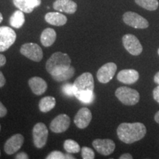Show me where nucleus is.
<instances>
[{
	"instance_id": "obj_1",
	"label": "nucleus",
	"mask_w": 159,
	"mask_h": 159,
	"mask_svg": "<svg viewBox=\"0 0 159 159\" xmlns=\"http://www.w3.org/2000/svg\"><path fill=\"white\" fill-rule=\"evenodd\" d=\"M116 133L122 142L130 144L144 138L147 134V129L141 122H125L119 125Z\"/></svg>"
},
{
	"instance_id": "obj_2",
	"label": "nucleus",
	"mask_w": 159,
	"mask_h": 159,
	"mask_svg": "<svg viewBox=\"0 0 159 159\" xmlns=\"http://www.w3.org/2000/svg\"><path fill=\"white\" fill-rule=\"evenodd\" d=\"M71 66V59L66 53L57 52L53 53L46 63V69L51 76H55Z\"/></svg>"
},
{
	"instance_id": "obj_3",
	"label": "nucleus",
	"mask_w": 159,
	"mask_h": 159,
	"mask_svg": "<svg viewBox=\"0 0 159 159\" xmlns=\"http://www.w3.org/2000/svg\"><path fill=\"white\" fill-rule=\"evenodd\" d=\"M117 99L125 105H134L139 102L140 94L135 89L127 86L119 87L115 91Z\"/></svg>"
},
{
	"instance_id": "obj_4",
	"label": "nucleus",
	"mask_w": 159,
	"mask_h": 159,
	"mask_svg": "<svg viewBox=\"0 0 159 159\" xmlns=\"http://www.w3.org/2000/svg\"><path fill=\"white\" fill-rule=\"evenodd\" d=\"M48 129L42 122H39L35 125L33 129V144L35 148L41 149L47 144L48 139Z\"/></svg>"
},
{
	"instance_id": "obj_5",
	"label": "nucleus",
	"mask_w": 159,
	"mask_h": 159,
	"mask_svg": "<svg viewBox=\"0 0 159 159\" xmlns=\"http://www.w3.org/2000/svg\"><path fill=\"white\" fill-rule=\"evenodd\" d=\"M20 52L24 56L35 62H40L43 58L42 49L35 43H26L21 46Z\"/></svg>"
},
{
	"instance_id": "obj_6",
	"label": "nucleus",
	"mask_w": 159,
	"mask_h": 159,
	"mask_svg": "<svg viewBox=\"0 0 159 159\" xmlns=\"http://www.w3.org/2000/svg\"><path fill=\"white\" fill-rule=\"evenodd\" d=\"M16 40V33L9 27H0V52L7 50Z\"/></svg>"
},
{
	"instance_id": "obj_7",
	"label": "nucleus",
	"mask_w": 159,
	"mask_h": 159,
	"mask_svg": "<svg viewBox=\"0 0 159 159\" xmlns=\"http://www.w3.org/2000/svg\"><path fill=\"white\" fill-rule=\"evenodd\" d=\"M123 21L127 25L136 29H145L149 27L148 20L134 12H126L123 15Z\"/></svg>"
},
{
	"instance_id": "obj_8",
	"label": "nucleus",
	"mask_w": 159,
	"mask_h": 159,
	"mask_svg": "<svg viewBox=\"0 0 159 159\" xmlns=\"http://www.w3.org/2000/svg\"><path fill=\"white\" fill-rule=\"evenodd\" d=\"M122 43L125 49L130 55L137 56L142 52L143 47L139 40L132 34H126L122 37Z\"/></svg>"
},
{
	"instance_id": "obj_9",
	"label": "nucleus",
	"mask_w": 159,
	"mask_h": 159,
	"mask_svg": "<svg viewBox=\"0 0 159 159\" xmlns=\"http://www.w3.org/2000/svg\"><path fill=\"white\" fill-rule=\"evenodd\" d=\"M76 91H94V80L90 72H84L75 80L74 83Z\"/></svg>"
},
{
	"instance_id": "obj_10",
	"label": "nucleus",
	"mask_w": 159,
	"mask_h": 159,
	"mask_svg": "<svg viewBox=\"0 0 159 159\" xmlns=\"http://www.w3.org/2000/svg\"><path fill=\"white\" fill-rule=\"evenodd\" d=\"M117 66L116 63L110 62L105 63L97 71V77L101 83H108L110 82L116 74Z\"/></svg>"
},
{
	"instance_id": "obj_11",
	"label": "nucleus",
	"mask_w": 159,
	"mask_h": 159,
	"mask_svg": "<svg viewBox=\"0 0 159 159\" xmlns=\"http://www.w3.org/2000/svg\"><path fill=\"white\" fill-rule=\"evenodd\" d=\"M93 147L99 154L102 156H109L114 152L116 144L114 141L108 139H97L92 143Z\"/></svg>"
},
{
	"instance_id": "obj_12",
	"label": "nucleus",
	"mask_w": 159,
	"mask_h": 159,
	"mask_svg": "<svg viewBox=\"0 0 159 159\" xmlns=\"http://www.w3.org/2000/svg\"><path fill=\"white\" fill-rule=\"evenodd\" d=\"M70 118L66 114H59L52 121L49 128L55 134H61L68 130L70 125Z\"/></svg>"
},
{
	"instance_id": "obj_13",
	"label": "nucleus",
	"mask_w": 159,
	"mask_h": 159,
	"mask_svg": "<svg viewBox=\"0 0 159 159\" xmlns=\"http://www.w3.org/2000/svg\"><path fill=\"white\" fill-rule=\"evenodd\" d=\"M25 138L21 134H17L12 136L6 141L4 150L7 155H13L22 147Z\"/></svg>"
},
{
	"instance_id": "obj_14",
	"label": "nucleus",
	"mask_w": 159,
	"mask_h": 159,
	"mask_svg": "<svg viewBox=\"0 0 159 159\" xmlns=\"http://www.w3.org/2000/svg\"><path fill=\"white\" fill-rule=\"evenodd\" d=\"M92 119L91 111L87 108H82L77 111L74 119V122L78 128L84 129L89 126Z\"/></svg>"
},
{
	"instance_id": "obj_15",
	"label": "nucleus",
	"mask_w": 159,
	"mask_h": 159,
	"mask_svg": "<svg viewBox=\"0 0 159 159\" xmlns=\"http://www.w3.org/2000/svg\"><path fill=\"white\" fill-rule=\"evenodd\" d=\"M139 78V72L135 69H123L117 74V80L124 84H134Z\"/></svg>"
},
{
	"instance_id": "obj_16",
	"label": "nucleus",
	"mask_w": 159,
	"mask_h": 159,
	"mask_svg": "<svg viewBox=\"0 0 159 159\" xmlns=\"http://www.w3.org/2000/svg\"><path fill=\"white\" fill-rule=\"evenodd\" d=\"M53 8L57 11L73 14L77 11V5L71 0H56L53 3Z\"/></svg>"
},
{
	"instance_id": "obj_17",
	"label": "nucleus",
	"mask_w": 159,
	"mask_h": 159,
	"mask_svg": "<svg viewBox=\"0 0 159 159\" xmlns=\"http://www.w3.org/2000/svg\"><path fill=\"white\" fill-rule=\"evenodd\" d=\"M28 83L33 94L38 96L42 95L47 89V82L39 77H31L29 80Z\"/></svg>"
},
{
	"instance_id": "obj_18",
	"label": "nucleus",
	"mask_w": 159,
	"mask_h": 159,
	"mask_svg": "<svg viewBox=\"0 0 159 159\" xmlns=\"http://www.w3.org/2000/svg\"><path fill=\"white\" fill-rule=\"evenodd\" d=\"M45 21L54 26H63L67 22V18L62 13L50 12L45 15Z\"/></svg>"
},
{
	"instance_id": "obj_19",
	"label": "nucleus",
	"mask_w": 159,
	"mask_h": 159,
	"mask_svg": "<svg viewBox=\"0 0 159 159\" xmlns=\"http://www.w3.org/2000/svg\"><path fill=\"white\" fill-rule=\"evenodd\" d=\"M56 33L52 28H47L42 32L41 35V42L44 47H50L56 40Z\"/></svg>"
},
{
	"instance_id": "obj_20",
	"label": "nucleus",
	"mask_w": 159,
	"mask_h": 159,
	"mask_svg": "<svg viewBox=\"0 0 159 159\" xmlns=\"http://www.w3.org/2000/svg\"><path fill=\"white\" fill-rule=\"evenodd\" d=\"M55 105H56V100H55V97L47 96L40 100L39 107L41 112L47 113L54 108Z\"/></svg>"
},
{
	"instance_id": "obj_21",
	"label": "nucleus",
	"mask_w": 159,
	"mask_h": 159,
	"mask_svg": "<svg viewBox=\"0 0 159 159\" xmlns=\"http://www.w3.org/2000/svg\"><path fill=\"white\" fill-rule=\"evenodd\" d=\"M25 21V15H24L23 11H16L13 13V14L10 18V25L11 27H15V28H20L22 27Z\"/></svg>"
},
{
	"instance_id": "obj_22",
	"label": "nucleus",
	"mask_w": 159,
	"mask_h": 159,
	"mask_svg": "<svg viewBox=\"0 0 159 159\" xmlns=\"http://www.w3.org/2000/svg\"><path fill=\"white\" fill-rule=\"evenodd\" d=\"M75 96L80 101L85 104H90L93 102L94 99V91H76Z\"/></svg>"
},
{
	"instance_id": "obj_23",
	"label": "nucleus",
	"mask_w": 159,
	"mask_h": 159,
	"mask_svg": "<svg viewBox=\"0 0 159 159\" xmlns=\"http://www.w3.org/2000/svg\"><path fill=\"white\" fill-rule=\"evenodd\" d=\"M135 2L140 7L150 11H156L159 5L158 0H135Z\"/></svg>"
},
{
	"instance_id": "obj_24",
	"label": "nucleus",
	"mask_w": 159,
	"mask_h": 159,
	"mask_svg": "<svg viewBox=\"0 0 159 159\" xmlns=\"http://www.w3.org/2000/svg\"><path fill=\"white\" fill-rule=\"evenodd\" d=\"M75 72V67L71 66L69 69H67L66 70L63 71V72H61V74L55 75V76H52L53 80H55V81L57 82H63V81L71 79V77L74 76Z\"/></svg>"
},
{
	"instance_id": "obj_25",
	"label": "nucleus",
	"mask_w": 159,
	"mask_h": 159,
	"mask_svg": "<svg viewBox=\"0 0 159 159\" xmlns=\"http://www.w3.org/2000/svg\"><path fill=\"white\" fill-rule=\"evenodd\" d=\"M63 148L69 153H77L80 151V147L78 143L72 139H67L63 143Z\"/></svg>"
},
{
	"instance_id": "obj_26",
	"label": "nucleus",
	"mask_w": 159,
	"mask_h": 159,
	"mask_svg": "<svg viewBox=\"0 0 159 159\" xmlns=\"http://www.w3.org/2000/svg\"><path fill=\"white\" fill-rule=\"evenodd\" d=\"M13 4L20 11L25 12L26 13H31L34 9L32 8L30 6L28 5L27 0H13Z\"/></svg>"
},
{
	"instance_id": "obj_27",
	"label": "nucleus",
	"mask_w": 159,
	"mask_h": 159,
	"mask_svg": "<svg viewBox=\"0 0 159 159\" xmlns=\"http://www.w3.org/2000/svg\"><path fill=\"white\" fill-rule=\"evenodd\" d=\"M63 93L66 96L73 97L75 96V92H76V89H75L74 84H71V83H66V84L63 85L62 87Z\"/></svg>"
},
{
	"instance_id": "obj_28",
	"label": "nucleus",
	"mask_w": 159,
	"mask_h": 159,
	"mask_svg": "<svg viewBox=\"0 0 159 159\" xmlns=\"http://www.w3.org/2000/svg\"><path fill=\"white\" fill-rule=\"evenodd\" d=\"M81 156L83 159H94L95 158L94 151L88 147L81 148Z\"/></svg>"
},
{
	"instance_id": "obj_29",
	"label": "nucleus",
	"mask_w": 159,
	"mask_h": 159,
	"mask_svg": "<svg viewBox=\"0 0 159 159\" xmlns=\"http://www.w3.org/2000/svg\"><path fill=\"white\" fill-rule=\"evenodd\" d=\"M47 159H63L65 158V155L60 151L55 150L51 152L48 156H47Z\"/></svg>"
},
{
	"instance_id": "obj_30",
	"label": "nucleus",
	"mask_w": 159,
	"mask_h": 159,
	"mask_svg": "<svg viewBox=\"0 0 159 159\" xmlns=\"http://www.w3.org/2000/svg\"><path fill=\"white\" fill-rule=\"evenodd\" d=\"M27 2L32 8H35L41 5V0H27Z\"/></svg>"
},
{
	"instance_id": "obj_31",
	"label": "nucleus",
	"mask_w": 159,
	"mask_h": 159,
	"mask_svg": "<svg viewBox=\"0 0 159 159\" xmlns=\"http://www.w3.org/2000/svg\"><path fill=\"white\" fill-rule=\"evenodd\" d=\"M152 96H153L155 100L159 103V85L154 89L153 91H152Z\"/></svg>"
},
{
	"instance_id": "obj_32",
	"label": "nucleus",
	"mask_w": 159,
	"mask_h": 159,
	"mask_svg": "<svg viewBox=\"0 0 159 159\" xmlns=\"http://www.w3.org/2000/svg\"><path fill=\"white\" fill-rule=\"evenodd\" d=\"M7 113V108H5V106L2 103L0 102V117H4L6 116Z\"/></svg>"
},
{
	"instance_id": "obj_33",
	"label": "nucleus",
	"mask_w": 159,
	"mask_h": 159,
	"mask_svg": "<svg viewBox=\"0 0 159 159\" xmlns=\"http://www.w3.org/2000/svg\"><path fill=\"white\" fill-rule=\"evenodd\" d=\"M16 159H28L29 156L26 152H21L18 153L16 156Z\"/></svg>"
},
{
	"instance_id": "obj_34",
	"label": "nucleus",
	"mask_w": 159,
	"mask_h": 159,
	"mask_svg": "<svg viewBox=\"0 0 159 159\" xmlns=\"http://www.w3.org/2000/svg\"><path fill=\"white\" fill-rule=\"evenodd\" d=\"M5 83H6L5 77V76H4V75L2 74V72L0 71V88L3 87L4 85H5Z\"/></svg>"
},
{
	"instance_id": "obj_35",
	"label": "nucleus",
	"mask_w": 159,
	"mask_h": 159,
	"mask_svg": "<svg viewBox=\"0 0 159 159\" xmlns=\"http://www.w3.org/2000/svg\"><path fill=\"white\" fill-rule=\"evenodd\" d=\"M6 63V57L5 55L0 54V67L3 66Z\"/></svg>"
},
{
	"instance_id": "obj_36",
	"label": "nucleus",
	"mask_w": 159,
	"mask_h": 159,
	"mask_svg": "<svg viewBox=\"0 0 159 159\" xmlns=\"http://www.w3.org/2000/svg\"><path fill=\"white\" fill-rule=\"evenodd\" d=\"M133 156L129 153H125L119 157V159H132Z\"/></svg>"
},
{
	"instance_id": "obj_37",
	"label": "nucleus",
	"mask_w": 159,
	"mask_h": 159,
	"mask_svg": "<svg viewBox=\"0 0 159 159\" xmlns=\"http://www.w3.org/2000/svg\"><path fill=\"white\" fill-rule=\"evenodd\" d=\"M154 82L156 83V84L159 85V71L156 73L154 76Z\"/></svg>"
},
{
	"instance_id": "obj_38",
	"label": "nucleus",
	"mask_w": 159,
	"mask_h": 159,
	"mask_svg": "<svg viewBox=\"0 0 159 159\" xmlns=\"http://www.w3.org/2000/svg\"><path fill=\"white\" fill-rule=\"evenodd\" d=\"M154 119H155V121H156V122L158 123V124H159V111L156 113V114H155Z\"/></svg>"
},
{
	"instance_id": "obj_39",
	"label": "nucleus",
	"mask_w": 159,
	"mask_h": 159,
	"mask_svg": "<svg viewBox=\"0 0 159 159\" xmlns=\"http://www.w3.org/2000/svg\"><path fill=\"white\" fill-rule=\"evenodd\" d=\"M65 158H69V159H74L75 158L71 155L69 154V152L67 154L65 155Z\"/></svg>"
},
{
	"instance_id": "obj_40",
	"label": "nucleus",
	"mask_w": 159,
	"mask_h": 159,
	"mask_svg": "<svg viewBox=\"0 0 159 159\" xmlns=\"http://www.w3.org/2000/svg\"><path fill=\"white\" fill-rule=\"evenodd\" d=\"M2 20H3V16H2V13H0V23L2 21Z\"/></svg>"
},
{
	"instance_id": "obj_41",
	"label": "nucleus",
	"mask_w": 159,
	"mask_h": 159,
	"mask_svg": "<svg viewBox=\"0 0 159 159\" xmlns=\"http://www.w3.org/2000/svg\"><path fill=\"white\" fill-rule=\"evenodd\" d=\"M158 55H159V48H158Z\"/></svg>"
},
{
	"instance_id": "obj_42",
	"label": "nucleus",
	"mask_w": 159,
	"mask_h": 159,
	"mask_svg": "<svg viewBox=\"0 0 159 159\" xmlns=\"http://www.w3.org/2000/svg\"><path fill=\"white\" fill-rule=\"evenodd\" d=\"M0 130H1V125H0Z\"/></svg>"
},
{
	"instance_id": "obj_43",
	"label": "nucleus",
	"mask_w": 159,
	"mask_h": 159,
	"mask_svg": "<svg viewBox=\"0 0 159 159\" xmlns=\"http://www.w3.org/2000/svg\"><path fill=\"white\" fill-rule=\"evenodd\" d=\"M0 155H1V151H0Z\"/></svg>"
}]
</instances>
